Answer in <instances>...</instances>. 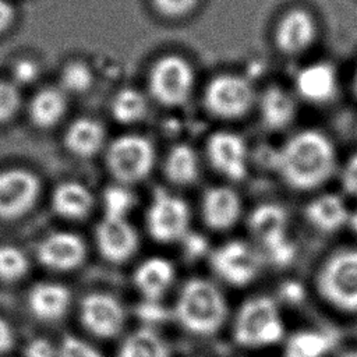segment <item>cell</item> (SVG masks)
Here are the masks:
<instances>
[{"label":"cell","instance_id":"obj_12","mask_svg":"<svg viewBox=\"0 0 357 357\" xmlns=\"http://www.w3.org/2000/svg\"><path fill=\"white\" fill-rule=\"evenodd\" d=\"M212 166L230 180H243L248 172V149L244 139L230 131L212 134L206 144Z\"/></svg>","mask_w":357,"mask_h":357},{"label":"cell","instance_id":"obj_34","mask_svg":"<svg viewBox=\"0 0 357 357\" xmlns=\"http://www.w3.org/2000/svg\"><path fill=\"white\" fill-rule=\"evenodd\" d=\"M199 0H153L159 13L167 17H181L192 11Z\"/></svg>","mask_w":357,"mask_h":357},{"label":"cell","instance_id":"obj_40","mask_svg":"<svg viewBox=\"0 0 357 357\" xmlns=\"http://www.w3.org/2000/svg\"><path fill=\"white\" fill-rule=\"evenodd\" d=\"M13 344V331L8 324L0 319V356L6 354Z\"/></svg>","mask_w":357,"mask_h":357},{"label":"cell","instance_id":"obj_28","mask_svg":"<svg viewBox=\"0 0 357 357\" xmlns=\"http://www.w3.org/2000/svg\"><path fill=\"white\" fill-rule=\"evenodd\" d=\"M146 113V99L141 92L132 88L121 89L112 100L113 117L123 123L131 124L141 120Z\"/></svg>","mask_w":357,"mask_h":357},{"label":"cell","instance_id":"obj_25","mask_svg":"<svg viewBox=\"0 0 357 357\" xmlns=\"http://www.w3.org/2000/svg\"><path fill=\"white\" fill-rule=\"evenodd\" d=\"M119 357H170L166 342L151 328L131 332L119 349Z\"/></svg>","mask_w":357,"mask_h":357},{"label":"cell","instance_id":"obj_29","mask_svg":"<svg viewBox=\"0 0 357 357\" xmlns=\"http://www.w3.org/2000/svg\"><path fill=\"white\" fill-rule=\"evenodd\" d=\"M328 350L329 339L326 335L314 331H301L289 339L284 357H324Z\"/></svg>","mask_w":357,"mask_h":357},{"label":"cell","instance_id":"obj_26","mask_svg":"<svg viewBox=\"0 0 357 357\" xmlns=\"http://www.w3.org/2000/svg\"><path fill=\"white\" fill-rule=\"evenodd\" d=\"M165 172L176 184H190L198 176V158L187 144H178L170 149L165 162Z\"/></svg>","mask_w":357,"mask_h":357},{"label":"cell","instance_id":"obj_14","mask_svg":"<svg viewBox=\"0 0 357 357\" xmlns=\"http://www.w3.org/2000/svg\"><path fill=\"white\" fill-rule=\"evenodd\" d=\"M38 180L21 169L0 173V218H15L35 201Z\"/></svg>","mask_w":357,"mask_h":357},{"label":"cell","instance_id":"obj_45","mask_svg":"<svg viewBox=\"0 0 357 357\" xmlns=\"http://www.w3.org/2000/svg\"><path fill=\"white\" fill-rule=\"evenodd\" d=\"M354 92L357 95V71H356V75H354Z\"/></svg>","mask_w":357,"mask_h":357},{"label":"cell","instance_id":"obj_4","mask_svg":"<svg viewBox=\"0 0 357 357\" xmlns=\"http://www.w3.org/2000/svg\"><path fill=\"white\" fill-rule=\"evenodd\" d=\"M317 287L335 308L357 312V248L332 254L318 272Z\"/></svg>","mask_w":357,"mask_h":357},{"label":"cell","instance_id":"obj_27","mask_svg":"<svg viewBox=\"0 0 357 357\" xmlns=\"http://www.w3.org/2000/svg\"><path fill=\"white\" fill-rule=\"evenodd\" d=\"M66 110L64 95L53 88L40 91L31 103L32 120L42 127L54 124Z\"/></svg>","mask_w":357,"mask_h":357},{"label":"cell","instance_id":"obj_35","mask_svg":"<svg viewBox=\"0 0 357 357\" xmlns=\"http://www.w3.org/2000/svg\"><path fill=\"white\" fill-rule=\"evenodd\" d=\"M18 106L17 89L8 82L0 81V121L8 119Z\"/></svg>","mask_w":357,"mask_h":357},{"label":"cell","instance_id":"obj_33","mask_svg":"<svg viewBox=\"0 0 357 357\" xmlns=\"http://www.w3.org/2000/svg\"><path fill=\"white\" fill-rule=\"evenodd\" d=\"M57 357H102L100 353L85 340L67 336L57 349Z\"/></svg>","mask_w":357,"mask_h":357},{"label":"cell","instance_id":"obj_24","mask_svg":"<svg viewBox=\"0 0 357 357\" xmlns=\"http://www.w3.org/2000/svg\"><path fill=\"white\" fill-rule=\"evenodd\" d=\"M105 141L103 127L92 119L75 120L66 132L67 148L78 156L96 153Z\"/></svg>","mask_w":357,"mask_h":357},{"label":"cell","instance_id":"obj_23","mask_svg":"<svg viewBox=\"0 0 357 357\" xmlns=\"http://www.w3.org/2000/svg\"><path fill=\"white\" fill-rule=\"evenodd\" d=\"M93 205L91 191L75 181L60 184L53 194V206L56 212L64 218L79 219L89 213Z\"/></svg>","mask_w":357,"mask_h":357},{"label":"cell","instance_id":"obj_30","mask_svg":"<svg viewBox=\"0 0 357 357\" xmlns=\"http://www.w3.org/2000/svg\"><path fill=\"white\" fill-rule=\"evenodd\" d=\"M135 202V197L126 184L109 185L103 192V209L105 218L126 219L127 213L131 211Z\"/></svg>","mask_w":357,"mask_h":357},{"label":"cell","instance_id":"obj_38","mask_svg":"<svg viewBox=\"0 0 357 357\" xmlns=\"http://www.w3.org/2000/svg\"><path fill=\"white\" fill-rule=\"evenodd\" d=\"M13 73H14V77H15L17 81H20V82H29V81H32L35 78V75L38 73V68H36V66L32 61L21 60V61H18L15 64Z\"/></svg>","mask_w":357,"mask_h":357},{"label":"cell","instance_id":"obj_11","mask_svg":"<svg viewBox=\"0 0 357 357\" xmlns=\"http://www.w3.org/2000/svg\"><path fill=\"white\" fill-rule=\"evenodd\" d=\"M81 321L92 335L107 339L121 332L126 311L112 294L89 293L81 301Z\"/></svg>","mask_w":357,"mask_h":357},{"label":"cell","instance_id":"obj_36","mask_svg":"<svg viewBox=\"0 0 357 357\" xmlns=\"http://www.w3.org/2000/svg\"><path fill=\"white\" fill-rule=\"evenodd\" d=\"M342 185L347 194L357 197V153L349 158L343 166Z\"/></svg>","mask_w":357,"mask_h":357},{"label":"cell","instance_id":"obj_15","mask_svg":"<svg viewBox=\"0 0 357 357\" xmlns=\"http://www.w3.org/2000/svg\"><path fill=\"white\" fill-rule=\"evenodd\" d=\"M85 244L74 233L60 231L47 236L38 247L39 261L54 271H70L82 264Z\"/></svg>","mask_w":357,"mask_h":357},{"label":"cell","instance_id":"obj_22","mask_svg":"<svg viewBox=\"0 0 357 357\" xmlns=\"http://www.w3.org/2000/svg\"><path fill=\"white\" fill-rule=\"evenodd\" d=\"M70 305L68 290L57 283H39L29 293L32 312L45 321L63 317Z\"/></svg>","mask_w":357,"mask_h":357},{"label":"cell","instance_id":"obj_17","mask_svg":"<svg viewBox=\"0 0 357 357\" xmlns=\"http://www.w3.org/2000/svg\"><path fill=\"white\" fill-rule=\"evenodd\" d=\"M296 89L308 102L321 103L331 100L337 92V73L326 61L303 67L296 77Z\"/></svg>","mask_w":357,"mask_h":357},{"label":"cell","instance_id":"obj_32","mask_svg":"<svg viewBox=\"0 0 357 357\" xmlns=\"http://www.w3.org/2000/svg\"><path fill=\"white\" fill-rule=\"evenodd\" d=\"M61 82L64 88L70 92H84L92 84V73L86 64L75 61L68 64L61 75Z\"/></svg>","mask_w":357,"mask_h":357},{"label":"cell","instance_id":"obj_42","mask_svg":"<svg viewBox=\"0 0 357 357\" xmlns=\"http://www.w3.org/2000/svg\"><path fill=\"white\" fill-rule=\"evenodd\" d=\"M284 294L289 296L291 300H293V298L296 300V297L301 294V290H300L294 283H290V284H287V286L284 287Z\"/></svg>","mask_w":357,"mask_h":357},{"label":"cell","instance_id":"obj_2","mask_svg":"<svg viewBox=\"0 0 357 357\" xmlns=\"http://www.w3.org/2000/svg\"><path fill=\"white\" fill-rule=\"evenodd\" d=\"M227 308L222 291L209 280L190 279L180 290L174 315L190 333L209 336L220 329Z\"/></svg>","mask_w":357,"mask_h":357},{"label":"cell","instance_id":"obj_20","mask_svg":"<svg viewBox=\"0 0 357 357\" xmlns=\"http://www.w3.org/2000/svg\"><path fill=\"white\" fill-rule=\"evenodd\" d=\"M350 212L344 201L335 194H324L314 198L305 208L308 222L321 231L331 233L349 223Z\"/></svg>","mask_w":357,"mask_h":357},{"label":"cell","instance_id":"obj_9","mask_svg":"<svg viewBox=\"0 0 357 357\" xmlns=\"http://www.w3.org/2000/svg\"><path fill=\"white\" fill-rule=\"evenodd\" d=\"M255 99L251 82L238 75H218L206 85V109L222 119H237L248 112Z\"/></svg>","mask_w":357,"mask_h":357},{"label":"cell","instance_id":"obj_41","mask_svg":"<svg viewBox=\"0 0 357 357\" xmlns=\"http://www.w3.org/2000/svg\"><path fill=\"white\" fill-rule=\"evenodd\" d=\"M13 20V8L4 0H0V31L7 28Z\"/></svg>","mask_w":357,"mask_h":357},{"label":"cell","instance_id":"obj_7","mask_svg":"<svg viewBox=\"0 0 357 357\" xmlns=\"http://www.w3.org/2000/svg\"><path fill=\"white\" fill-rule=\"evenodd\" d=\"M146 227L159 243L183 240L190 227V209L181 198L156 190L146 212Z\"/></svg>","mask_w":357,"mask_h":357},{"label":"cell","instance_id":"obj_16","mask_svg":"<svg viewBox=\"0 0 357 357\" xmlns=\"http://www.w3.org/2000/svg\"><path fill=\"white\" fill-rule=\"evenodd\" d=\"M317 36V25L312 15L300 8L284 14L276 28V45L287 54H297L308 49Z\"/></svg>","mask_w":357,"mask_h":357},{"label":"cell","instance_id":"obj_1","mask_svg":"<svg viewBox=\"0 0 357 357\" xmlns=\"http://www.w3.org/2000/svg\"><path fill=\"white\" fill-rule=\"evenodd\" d=\"M275 169L296 190L324 184L336 169V152L331 139L317 130L290 137L273 156Z\"/></svg>","mask_w":357,"mask_h":357},{"label":"cell","instance_id":"obj_19","mask_svg":"<svg viewBox=\"0 0 357 357\" xmlns=\"http://www.w3.org/2000/svg\"><path fill=\"white\" fill-rule=\"evenodd\" d=\"M173 279L174 268L162 257H152L139 264L132 278L135 287L149 303L159 300L167 291Z\"/></svg>","mask_w":357,"mask_h":357},{"label":"cell","instance_id":"obj_39","mask_svg":"<svg viewBox=\"0 0 357 357\" xmlns=\"http://www.w3.org/2000/svg\"><path fill=\"white\" fill-rule=\"evenodd\" d=\"M183 240H184V248L190 257H198L205 251L206 241L202 236L187 233Z\"/></svg>","mask_w":357,"mask_h":357},{"label":"cell","instance_id":"obj_3","mask_svg":"<svg viewBox=\"0 0 357 357\" xmlns=\"http://www.w3.org/2000/svg\"><path fill=\"white\" fill-rule=\"evenodd\" d=\"M233 337L244 347H265L283 337V322L276 303L266 296L247 300L237 311Z\"/></svg>","mask_w":357,"mask_h":357},{"label":"cell","instance_id":"obj_8","mask_svg":"<svg viewBox=\"0 0 357 357\" xmlns=\"http://www.w3.org/2000/svg\"><path fill=\"white\" fill-rule=\"evenodd\" d=\"M248 226L252 236L278 265H286L293 259L294 245L286 234L287 218L283 208L275 204L259 205L252 211Z\"/></svg>","mask_w":357,"mask_h":357},{"label":"cell","instance_id":"obj_43","mask_svg":"<svg viewBox=\"0 0 357 357\" xmlns=\"http://www.w3.org/2000/svg\"><path fill=\"white\" fill-rule=\"evenodd\" d=\"M349 225L351 226V229H353V230L356 231V234H357V211H356V212H353V213L350 215Z\"/></svg>","mask_w":357,"mask_h":357},{"label":"cell","instance_id":"obj_6","mask_svg":"<svg viewBox=\"0 0 357 357\" xmlns=\"http://www.w3.org/2000/svg\"><path fill=\"white\" fill-rule=\"evenodd\" d=\"M192 85L194 73L191 66L176 54L159 59L149 74L152 96L166 106L184 103L191 95Z\"/></svg>","mask_w":357,"mask_h":357},{"label":"cell","instance_id":"obj_21","mask_svg":"<svg viewBox=\"0 0 357 357\" xmlns=\"http://www.w3.org/2000/svg\"><path fill=\"white\" fill-rule=\"evenodd\" d=\"M262 123L272 130L287 127L296 116V102L293 96L280 86H269L259 100Z\"/></svg>","mask_w":357,"mask_h":357},{"label":"cell","instance_id":"obj_37","mask_svg":"<svg viewBox=\"0 0 357 357\" xmlns=\"http://www.w3.org/2000/svg\"><path fill=\"white\" fill-rule=\"evenodd\" d=\"M25 357H57V349L46 339H33L25 347Z\"/></svg>","mask_w":357,"mask_h":357},{"label":"cell","instance_id":"obj_13","mask_svg":"<svg viewBox=\"0 0 357 357\" xmlns=\"http://www.w3.org/2000/svg\"><path fill=\"white\" fill-rule=\"evenodd\" d=\"M96 245L105 259L121 264L130 259L138 248V236L127 219L103 218L95 231Z\"/></svg>","mask_w":357,"mask_h":357},{"label":"cell","instance_id":"obj_10","mask_svg":"<svg viewBox=\"0 0 357 357\" xmlns=\"http://www.w3.org/2000/svg\"><path fill=\"white\" fill-rule=\"evenodd\" d=\"M211 266L215 273L233 286L251 283L259 271L257 251L244 241L233 240L225 243L211 254Z\"/></svg>","mask_w":357,"mask_h":357},{"label":"cell","instance_id":"obj_31","mask_svg":"<svg viewBox=\"0 0 357 357\" xmlns=\"http://www.w3.org/2000/svg\"><path fill=\"white\" fill-rule=\"evenodd\" d=\"M28 269V261L21 250L13 245H0V279L17 280Z\"/></svg>","mask_w":357,"mask_h":357},{"label":"cell","instance_id":"obj_18","mask_svg":"<svg viewBox=\"0 0 357 357\" xmlns=\"http://www.w3.org/2000/svg\"><path fill=\"white\" fill-rule=\"evenodd\" d=\"M241 201L229 187H213L202 199V218L213 230L230 229L238 219Z\"/></svg>","mask_w":357,"mask_h":357},{"label":"cell","instance_id":"obj_5","mask_svg":"<svg viewBox=\"0 0 357 357\" xmlns=\"http://www.w3.org/2000/svg\"><path fill=\"white\" fill-rule=\"evenodd\" d=\"M155 162L152 144L141 135H123L114 139L106 153L110 173L121 184H131L146 177Z\"/></svg>","mask_w":357,"mask_h":357},{"label":"cell","instance_id":"obj_44","mask_svg":"<svg viewBox=\"0 0 357 357\" xmlns=\"http://www.w3.org/2000/svg\"><path fill=\"white\" fill-rule=\"evenodd\" d=\"M340 357H357V349L346 350L344 353H342V354H340Z\"/></svg>","mask_w":357,"mask_h":357}]
</instances>
